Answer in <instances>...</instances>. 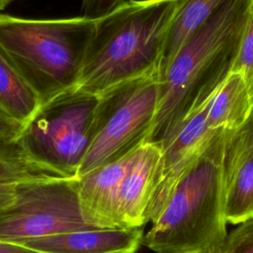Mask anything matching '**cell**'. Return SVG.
I'll use <instances>...</instances> for the list:
<instances>
[{
  "label": "cell",
  "instance_id": "3957f363",
  "mask_svg": "<svg viewBox=\"0 0 253 253\" xmlns=\"http://www.w3.org/2000/svg\"><path fill=\"white\" fill-rule=\"evenodd\" d=\"M230 131H221L187 169L142 245L155 253H213L226 232L224 152Z\"/></svg>",
  "mask_w": 253,
  "mask_h": 253
},
{
  "label": "cell",
  "instance_id": "44dd1931",
  "mask_svg": "<svg viewBox=\"0 0 253 253\" xmlns=\"http://www.w3.org/2000/svg\"><path fill=\"white\" fill-rule=\"evenodd\" d=\"M17 184L18 183L0 184V211L13 202L15 198Z\"/></svg>",
  "mask_w": 253,
  "mask_h": 253
},
{
  "label": "cell",
  "instance_id": "ac0fdd59",
  "mask_svg": "<svg viewBox=\"0 0 253 253\" xmlns=\"http://www.w3.org/2000/svg\"><path fill=\"white\" fill-rule=\"evenodd\" d=\"M213 253H253V218L227 233Z\"/></svg>",
  "mask_w": 253,
  "mask_h": 253
},
{
  "label": "cell",
  "instance_id": "8fae6325",
  "mask_svg": "<svg viewBox=\"0 0 253 253\" xmlns=\"http://www.w3.org/2000/svg\"><path fill=\"white\" fill-rule=\"evenodd\" d=\"M253 104L243 77L231 72L209 104L207 123L215 130L237 131L247 121Z\"/></svg>",
  "mask_w": 253,
  "mask_h": 253
},
{
  "label": "cell",
  "instance_id": "2e32d148",
  "mask_svg": "<svg viewBox=\"0 0 253 253\" xmlns=\"http://www.w3.org/2000/svg\"><path fill=\"white\" fill-rule=\"evenodd\" d=\"M253 154V108L245 124L227 137L224 152L225 185L237 167Z\"/></svg>",
  "mask_w": 253,
  "mask_h": 253
},
{
  "label": "cell",
  "instance_id": "ba28073f",
  "mask_svg": "<svg viewBox=\"0 0 253 253\" xmlns=\"http://www.w3.org/2000/svg\"><path fill=\"white\" fill-rule=\"evenodd\" d=\"M134 152L77 177L81 211L92 226L123 228L118 213L119 194Z\"/></svg>",
  "mask_w": 253,
  "mask_h": 253
},
{
  "label": "cell",
  "instance_id": "603a6c76",
  "mask_svg": "<svg viewBox=\"0 0 253 253\" xmlns=\"http://www.w3.org/2000/svg\"><path fill=\"white\" fill-rule=\"evenodd\" d=\"M13 0H0V11L6 8Z\"/></svg>",
  "mask_w": 253,
  "mask_h": 253
},
{
  "label": "cell",
  "instance_id": "ffe728a7",
  "mask_svg": "<svg viewBox=\"0 0 253 253\" xmlns=\"http://www.w3.org/2000/svg\"><path fill=\"white\" fill-rule=\"evenodd\" d=\"M25 125L0 112V146L17 143Z\"/></svg>",
  "mask_w": 253,
  "mask_h": 253
},
{
  "label": "cell",
  "instance_id": "5b68a950",
  "mask_svg": "<svg viewBox=\"0 0 253 253\" xmlns=\"http://www.w3.org/2000/svg\"><path fill=\"white\" fill-rule=\"evenodd\" d=\"M100 96L74 88L41 105L25 125L17 144L39 167L77 177L89 149Z\"/></svg>",
  "mask_w": 253,
  "mask_h": 253
},
{
  "label": "cell",
  "instance_id": "52a82bcc",
  "mask_svg": "<svg viewBox=\"0 0 253 253\" xmlns=\"http://www.w3.org/2000/svg\"><path fill=\"white\" fill-rule=\"evenodd\" d=\"M97 228L83 217L77 177L47 175L20 182L13 202L0 211V241L18 242Z\"/></svg>",
  "mask_w": 253,
  "mask_h": 253
},
{
  "label": "cell",
  "instance_id": "7402d4cb",
  "mask_svg": "<svg viewBox=\"0 0 253 253\" xmlns=\"http://www.w3.org/2000/svg\"><path fill=\"white\" fill-rule=\"evenodd\" d=\"M0 253H41V252L18 243L0 241Z\"/></svg>",
  "mask_w": 253,
  "mask_h": 253
},
{
  "label": "cell",
  "instance_id": "cb8c5ba5",
  "mask_svg": "<svg viewBox=\"0 0 253 253\" xmlns=\"http://www.w3.org/2000/svg\"><path fill=\"white\" fill-rule=\"evenodd\" d=\"M0 147H1V146H0Z\"/></svg>",
  "mask_w": 253,
  "mask_h": 253
},
{
  "label": "cell",
  "instance_id": "9c48e42d",
  "mask_svg": "<svg viewBox=\"0 0 253 253\" xmlns=\"http://www.w3.org/2000/svg\"><path fill=\"white\" fill-rule=\"evenodd\" d=\"M143 235L142 227L92 228L14 243L41 253H135Z\"/></svg>",
  "mask_w": 253,
  "mask_h": 253
},
{
  "label": "cell",
  "instance_id": "9a60e30c",
  "mask_svg": "<svg viewBox=\"0 0 253 253\" xmlns=\"http://www.w3.org/2000/svg\"><path fill=\"white\" fill-rule=\"evenodd\" d=\"M47 175L55 174L30 161L17 143L0 147V184L19 183Z\"/></svg>",
  "mask_w": 253,
  "mask_h": 253
},
{
  "label": "cell",
  "instance_id": "7a4b0ae2",
  "mask_svg": "<svg viewBox=\"0 0 253 253\" xmlns=\"http://www.w3.org/2000/svg\"><path fill=\"white\" fill-rule=\"evenodd\" d=\"M181 0H127L96 21L76 88L100 96L158 74L166 36Z\"/></svg>",
  "mask_w": 253,
  "mask_h": 253
},
{
  "label": "cell",
  "instance_id": "5bb4252c",
  "mask_svg": "<svg viewBox=\"0 0 253 253\" xmlns=\"http://www.w3.org/2000/svg\"><path fill=\"white\" fill-rule=\"evenodd\" d=\"M224 216L231 224L253 218V154L237 167L225 185Z\"/></svg>",
  "mask_w": 253,
  "mask_h": 253
},
{
  "label": "cell",
  "instance_id": "7c38bea8",
  "mask_svg": "<svg viewBox=\"0 0 253 253\" xmlns=\"http://www.w3.org/2000/svg\"><path fill=\"white\" fill-rule=\"evenodd\" d=\"M226 0H181L170 24L159 66L164 75L180 49L211 18Z\"/></svg>",
  "mask_w": 253,
  "mask_h": 253
},
{
  "label": "cell",
  "instance_id": "30bf717a",
  "mask_svg": "<svg viewBox=\"0 0 253 253\" xmlns=\"http://www.w3.org/2000/svg\"><path fill=\"white\" fill-rule=\"evenodd\" d=\"M162 150L155 142H146L137 148L121 185L118 213L123 228L142 227Z\"/></svg>",
  "mask_w": 253,
  "mask_h": 253
},
{
  "label": "cell",
  "instance_id": "277c9868",
  "mask_svg": "<svg viewBox=\"0 0 253 253\" xmlns=\"http://www.w3.org/2000/svg\"><path fill=\"white\" fill-rule=\"evenodd\" d=\"M97 20L28 19L0 14V51L42 105L77 87Z\"/></svg>",
  "mask_w": 253,
  "mask_h": 253
},
{
  "label": "cell",
  "instance_id": "6da1fadb",
  "mask_svg": "<svg viewBox=\"0 0 253 253\" xmlns=\"http://www.w3.org/2000/svg\"><path fill=\"white\" fill-rule=\"evenodd\" d=\"M253 0H226L180 49L159 79L148 142L162 146L205 106L232 71Z\"/></svg>",
  "mask_w": 253,
  "mask_h": 253
},
{
  "label": "cell",
  "instance_id": "8992f818",
  "mask_svg": "<svg viewBox=\"0 0 253 253\" xmlns=\"http://www.w3.org/2000/svg\"><path fill=\"white\" fill-rule=\"evenodd\" d=\"M158 74L122 83L100 95L94 133L77 177L117 161L148 142L158 98Z\"/></svg>",
  "mask_w": 253,
  "mask_h": 253
},
{
  "label": "cell",
  "instance_id": "e0dca14e",
  "mask_svg": "<svg viewBox=\"0 0 253 253\" xmlns=\"http://www.w3.org/2000/svg\"><path fill=\"white\" fill-rule=\"evenodd\" d=\"M231 72L243 77L253 104V2Z\"/></svg>",
  "mask_w": 253,
  "mask_h": 253
},
{
  "label": "cell",
  "instance_id": "4fadbf2b",
  "mask_svg": "<svg viewBox=\"0 0 253 253\" xmlns=\"http://www.w3.org/2000/svg\"><path fill=\"white\" fill-rule=\"evenodd\" d=\"M41 105L34 89L0 51V112L26 125Z\"/></svg>",
  "mask_w": 253,
  "mask_h": 253
},
{
  "label": "cell",
  "instance_id": "d6986e66",
  "mask_svg": "<svg viewBox=\"0 0 253 253\" xmlns=\"http://www.w3.org/2000/svg\"><path fill=\"white\" fill-rule=\"evenodd\" d=\"M126 1L127 0H82L81 16L91 20H99Z\"/></svg>",
  "mask_w": 253,
  "mask_h": 253
}]
</instances>
